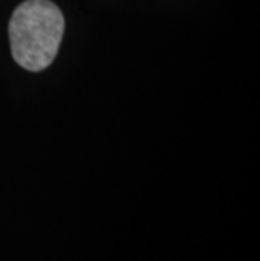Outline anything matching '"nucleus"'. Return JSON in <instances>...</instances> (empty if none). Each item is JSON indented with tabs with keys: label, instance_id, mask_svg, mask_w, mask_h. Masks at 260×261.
Wrapping results in <instances>:
<instances>
[{
	"label": "nucleus",
	"instance_id": "1",
	"mask_svg": "<svg viewBox=\"0 0 260 261\" xmlns=\"http://www.w3.org/2000/svg\"><path fill=\"white\" fill-rule=\"evenodd\" d=\"M64 34V17L51 0H26L9 22L10 51L26 71L46 69L56 58Z\"/></svg>",
	"mask_w": 260,
	"mask_h": 261
}]
</instances>
